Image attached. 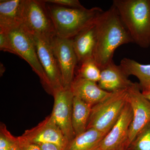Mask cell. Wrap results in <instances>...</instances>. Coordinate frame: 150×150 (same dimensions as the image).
<instances>
[{
	"mask_svg": "<svg viewBox=\"0 0 150 150\" xmlns=\"http://www.w3.org/2000/svg\"><path fill=\"white\" fill-rule=\"evenodd\" d=\"M96 24V43L93 58L101 70L113 61L114 52L118 47L133 42L112 5L100 15Z\"/></svg>",
	"mask_w": 150,
	"mask_h": 150,
	"instance_id": "1",
	"label": "cell"
},
{
	"mask_svg": "<svg viewBox=\"0 0 150 150\" xmlns=\"http://www.w3.org/2000/svg\"><path fill=\"white\" fill-rule=\"evenodd\" d=\"M122 22L133 43L141 48L150 46V0H113Z\"/></svg>",
	"mask_w": 150,
	"mask_h": 150,
	"instance_id": "2",
	"label": "cell"
},
{
	"mask_svg": "<svg viewBox=\"0 0 150 150\" xmlns=\"http://www.w3.org/2000/svg\"><path fill=\"white\" fill-rule=\"evenodd\" d=\"M47 11L59 37L73 38L96 20L103 11L100 8H91L66 7L46 3Z\"/></svg>",
	"mask_w": 150,
	"mask_h": 150,
	"instance_id": "3",
	"label": "cell"
},
{
	"mask_svg": "<svg viewBox=\"0 0 150 150\" xmlns=\"http://www.w3.org/2000/svg\"><path fill=\"white\" fill-rule=\"evenodd\" d=\"M127 103V90L111 93L92 106L87 130L96 129L107 134L117 122Z\"/></svg>",
	"mask_w": 150,
	"mask_h": 150,
	"instance_id": "4",
	"label": "cell"
},
{
	"mask_svg": "<svg viewBox=\"0 0 150 150\" xmlns=\"http://www.w3.org/2000/svg\"><path fill=\"white\" fill-rule=\"evenodd\" d=\"M6 31L16 55L21 57L29 64L40 78L46 91L53 96V90L39 61L32 34L25 29L21 24Z\"/></svg>",
	"mask_w": 150,
	"mask_h": 150,
	"instance_id": "5",
	"label": "cell"
},
{
	"mask_svg": "<svg viewBox=\"0 0 150 150\" xmlns=\"http://www.w3.org/2000/svg\"><path fill=\"white\" fill-rule=\"evenodd\" d=\"M21 25L30 34L43 37L50 42L56 35L44 1L23 0Z\"/></svg>",
	"mask_w": 150,
	"mask_h": 150,
	"instance_id": "6",
	"label": "cell"
},
{
	"mask_svg": "<svg viewBox=\"0 0 150 150\" xmlns=\"http://www.w3.org/2000/svg\"><path fill=\"white\" fill-rule=\"evenodd\" d=\"M127 91V101L133 112L128 137L129 146L136 137L150 125V102L144 96L138 83H134Z\"/></svg>",
	"mask_w": 150,
	"mask_h": 150,
	"instance_id": "7",
	"label": "cell"
},
{
	"mask_svg": "<svg viewBox=\"0 0 150 150\" xmlns=\"http://www.w3.org/2000/svg\"><path fill=\"white\" fill-rule=\"evenodd\" d=\"M51 48L61 71L63 87L70 88L74 79L76 66L78 63L72 38L55 35L50 41Z\"/></svg>",
	"mask_w": 150,
	"mask_h": 150,
	"instance_id": "8",
	"label": "cell"
},
{
	"mask_svg": "<svg viewBox=\"0 0 150 150\" xmlns=\"http://www.w3.org/2000/svg\"><path fill=\"white\" fill-rule=\"evenodd\" d=\"M54 105L51 115L69 142L75 137L72 123L74 96L71 88H62L54 91Z\"/></svg>",
	"mask_w": 150,
	"mask_h": 150,
	"instance_id": "9",
	"label": "cell"
},
{
	"mask_svg": "<svg viewBox=\"0 0 150 150\" xmlns=\"http://www.w3.org/2000/svg\"><path fill=\"white\" fill-rule=\"evenodd\" d=\"M133 119V112L127 101L117 122L103 139L100 150H127L129 147V128Z\"/></svg>",
	"mask_w": 150,
	"mask_h": 150,
	"instance_id": "10",
	"label": "cell"
},
{
	"mask_svg": "<svg viewBox=\"0 0 150 150\" xmlns=\"http://www.w3.org/2000/svg\"><path fill=\"white\" fill-rule=\"evenodd\" d=\"M32 35L38 59L54 93V91L63 88L62 75L58 62L50 42L38 35Z\"/></svg>",
	"mask_w": 150,
	"mask_h": 150,
	"instance_id": "11",
	"label": "cell"
},
{
	"mask_svg": "<svg viewBox=\"0 0 150 150\" xmlns=\"http://www.w3.org/2000/svg\"><path fill=\"white\" fill-rule=\"evenodd\" d=\"M30 142L36 144H54L65 149L69 142L51 115L22 135Z\"/></svg>",
	"mask_w": 150,
	"mask_h": 150,
	"instance_id": "12",
	"label": "cell"
},
{
	"mask_svg": "<svg viewBox=\"0 0 150 150\" xmlns=\"http://www.w3.org/2000/svg\"><path fill=\"white\" fill-rule=\"evenodd\" d=\"M98 83L100 88L111 93L128 89L134 83L120 65L115 64L113 61L101 70Z\"/></svg>",
	"mask_w": 150,
	"mask_h": 150,
	"instance_id": "13",
	"label": "cell"
},
{
	"mask_svg": "<svg viewBox=\"0 0 150 150\" xmlns=\"http://www.w3.org/2000/svg\"><path fill=\"white\" fill-rule=\"evenodd\" d=\"M70 88L74 96L92 106L101 102L111 93L100 88L97 83L78 76L74 77Z\"/></svg>",
	"mask_w": 150,
	"mask_h": 150,
	"instance_id": "14",
	"label": "cell"
},
{
	"mask_svg": "<svg viewBox=\"0 0 150 150\" xmlns=\"http://www.w3.org/2000/svg\"><path fill=\"white\" fill-rule=\"evenodd\" d=\"M96 21L72 38L74 49L79 64L86 59L93 58L96 43Z\"/></svg>",
	"mask_w": 150,
	"mask_h": 150,
	"instance_id": "15",
	"label": "cell"
},
{
	"mask_svg": "<svg viewBox=\"0 0 150 150\" xmlns=\"http://www.w3.org/2000/svg\"><path fill=\"white\" fill-rule=\"evenodd\" d=\"M23 0L0 1V29L7 30L22 23Z\"/></svg>",
	"mask_w": 150,
	"mask_h": 150,
	"instance_id": "16",
	"label": "cell"
},
{
	"mask_svg": "<svg viewBox=\"0 0 150 150\" xmlns=\"http://www.w3.org/2000/svg\"><path fill=\"white\" fill-rule=\"evenodd\" d=\"M106 134L93 129H87L76 136L69 142L64 150H99Z\"/></svg>",
	"mask_w": 150,
	"mask_h": 150,
	"instance_id": "17",
	"label": "cell"
},
{
	"mask_svg": "<svg viewBox=\"0 0 150 150\" xmlns=\"http://www.w3.org/2000/svg\"><path fill=\"white\" fill-rule=\"evenodd\" d=\"M120 66L128 76L133 75L138 79L142 91L150 88V64H143L133 59L125 58L121 60Z\"/></svg>",
	"mask_w": 150,
	"mask_h": 150,
	"instance_id": "18",
	"label": "cell"
},
{
	"mask_svg": "<svg viewBox=\"0 0 150 150\" xmlns=\"http://www.w3.org/2000/svg\"><path fill=\"white\" fill-rule=\"evenodd\" d=\"M92 108V106L90 105L74 96L72 123L75 136L82 134L86 131Z\"/></svg>",
	"mask_w": 150,
	"mask_h": 150,
	"instance_id": "19",
	"label": "cell"
},
{
	"mask_svg": "<svg viewBox=\"0 0 150 150\" xmlns=\"http://www.w3.org/2000/svg\"><path fill=\"white\" fill-rule=\"evenodd\" d=\"M77 76L87 80L98 82L101 69L93 58H89L80 63Z\"/></svg>",
	"mask_w": 150,
	"mask_h": 150,
	"instance_id": "20",
	"label": "cell"
},
{
	"mask_svg": "<svg viewBox=\"0 0 150 150\" xmlns=\"http://www.w3.org/2000/svg\"><path fill=\"white\" fill-rule=\"evenodd\" d=\"M127 150H150V125L136 137Z\"/></svg>",
	"mask_w": 150,
	"mask_h": 150,
	"instance_id": "21",
	"label": "cell"
},
{
	"mask_svg": "<svg viewBox=\"0 0 150 150\" xmlns=\"http://www.w3.org/2000/svg\"><path fill=\"white\" fill-rule=\"evenodd\" d=\"M18 137H15L3 123L0 126V150H12L18 143Z\"/></svg>",
	"mask_w": 150,
	"mask_h": 150,
	"instance_id": "22",
	"label": "cell"
},
{
	"mask_svg": "<svg viewBox=\"0 0 150 150\" xmlns=\"http://www.w3.org/2000/svg\"><path fill=\"white\" fill-rule=\"evenodd\" d=\"M0 50L16 55L7 32L1 29H0Z\"/></svg>",
	"mask_w": 150,
	"mask_h": 150,
	"instance_id": "23",
	"label": "cell"
},
{
	"mask_svg": "<svg viewBox=\"0 0 150 150\" xmlns=\"http://www.w3.org/2000/svg\"><path fill=\"white\" fill-rule=\"evenodd\" d=\"M46 3L66 7L81 8L84 7L78 0H44Z\"/></svg>",
	"mask_w": 150,
	"mask_h": 150,
	"instance_id": "24",
	"label": "cell"
},
{
	"mask_svg": "<svg viewBox=\"0 0 150 150\" xmlns=\"http://www.w3.org/2000/svg\"><path fill=\"white\" fill-rule=\"evenodd\" d=\"M18 138L21 150H41L39 145L30 142L22 136L18 137Z\"/></svg>",
	"mask_w": 150,
	"mask_h": 150,
	"instance_id": "25",
	"label": "cell"
},
{
	"mask_svg": "<svg viewBox=\"0 0 150 150\" xmlns=\"http://www.w3.org/2000/svg\"><path fill=\"white\" fill-rule=\"evenodd\" d=\"M41 150H64L57 145L49 143L38 144Z\"/></svg>",
	"mask_w": 150,
	"mask_h": 150,
	"instance_id": "26",
	"label": "cell"
},
{
	"mask_svg": "<svg viewBox=\"0 0 150 150\" xmlns=\"http://www.w3.org/2000/svg\"><path fill=\"white\" fill-rule=\"evenodd\" d=\"M142 92L144 96L150 102V88L146 90L142 91Z\"/></svg>",
	"mask_w": 150,
	"mask_h": 150,
	"instance_id": "27",
	"label": "cell"
},
{
	"mask_svg": "<svg viewBox=\"0 0 150 150\" xmlns=\"http://www.w3.org/2000/svg\"><path fill=\"white\" fill-rule=\"evenodd\" d=\"M1 76L2 75H3V73H4V72L5 71V68L4 67V65H3V64H1Z\"/></svg>",
	"mask_w": 150,
	"mask_h": 150,
	"instance_id": "28",
	"label": "cell"
},
{
	"mask_svg": "<svg viewBox=\"0 0 150 150\" xmlns=\"http://www.w3.org/2000/svg\"><path fill=\"white\" fill-rule=\"evenodd\" d=\"M12 150H21L20 149L19 146L18 141V143H17L16 145L14 147V148H13V149Z\"/></svg>",
	"mask_w": 150,
	"mask_h": 150,
	"instance_id": "29",
	"label": "cell"
},
{
	"mask_svg": "<svg viewBox=\"0 0 150 150\" xmlns=\"http://www.w3.org/2000/svg\"></svg>",
	"mask_w": 150,
	"mask_h": 150,
	"instance_id": "30",
	"label": "cell"
}]
</instances>
